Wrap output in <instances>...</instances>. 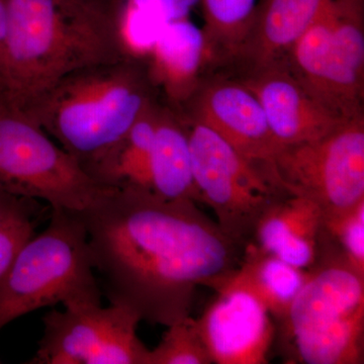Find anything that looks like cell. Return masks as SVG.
Here are the masks:
<instances>
[{
	"label": "cell",
	"instance_id": "14",
	"mask_svg": "<svg viewBox=\"0 0 364 364\" xmlns=\"http://www.w3.org/2000/svg\"><path fill=\"white\" fill-rule=\"evenodd\" d=\"M330 0H257L252 23L240 49L227 68L239 76L284 66L296 41Z\"/></svg>",
	"mask_w": 364,
	"mask_h": 364
},
{
	"label": "cell",
	"instance_id": "20",
	"mask_svg": "<svg viewBox=\"0 0 364 364\" xmlns=\"http://www.w3.org/2000/svg\"><path fill=\"white\" fill-rule=\"evenodd\" d=\"M210 70H226L247 35L257 0H200Z\"/></svg>",
	"mask_w": 364,
	"mask_h": 364
},
{
	"label": "cell",
	"instance_id": "2",
	"mask_svg": "<svg viewBox=\"0 0 364 364\" xmlns=\"http://www.w3.org/2000/svg\"><path fill=\"white\" fill-rule=\"evenodd\" d=\"M0 97L26 114L73 72L126 57L117 4L90 0H4Z\"/></svg>",
	"mask_w": 364,
	"mask_h": 364
},
{
	"label": "cell",
	"instance_id": "22",
	"mask_svg": "<svg viewBox=\"0 0 364 364\" xmlns=\"http://www.w3.org/2000/svg\"><path fill=\"white\" fill-rule=\"evenodd\" d=\"M324 233L347 262L364 275V200L345 212L325 215Z\"/></svg>",
	"mask_w": 364,
	"mask_h": 364
},
{
	"label": "cell",
	"instance_id": "7",
	"mask_svg": "<svg viewBox=\"0 0 364 364\" xmlns=\"http://www.w3.org/2000/svg\"><path fill=\"white\" fill-rule=\"evenodd\" d=\"M107 188L40 126L0 105V193L82 212Z\"/></svg>",
	"mask_w": 364,
	"mask_h": 364
},
{
	"label": "cell",
	"instance_id": "4",
	"mask_svg": "<svg viewBox=\"0 0 364 364\" xmlns=\"http://www.w3.org/2000/svg\"><path fill=\"white\" fill-rule=\"evenodd\" d=\"M280 321L287 363L363 364L364 275L323 233L317 260Z\"/></svg>",
	"mask_w": 364,
	"mask_h": 364
},
{
	"label": "cell",
	"instance_id": "28",
	"mask_svg": "<svg viewBox=\"0 0 364 364\" xmlns=\"http://www.w3.org/2000/svg\"><path fill=\"white\" fill-rule=\"evenodd\" d=\"M4 105L2 104L1 97H0V105Z\"/></svg>",
	"mask_w": 364,
	"mask_h": 364
},
{
	"label": "cell",
	"instance_id": "25",
	"mask_svg": "<svg viewBox=\"0 0 364 364\" xmlns=\"http://www.w3.org/2000/svg\"><path fill=\"white\" fill-rule=\"evenodd\" d=\"M35 202L0 193V229L21 218L35 215Z\"/></svg>",
	"mask_w": 364,
	"mask_h": 364
},
{
	"label": "cell",
	"instance_id": "16",
	"mask_svg": "<svg viewBox=\"0 0 364 364\" xmlns=\"http://www.w3.org/2000/svg\"><path fill=\"white\" fill-rule=\"evenodd\" d=\"M324 217L315 200L284 196L261 217L251 243L294 267L309 269L320 251Z\"/></svg>",
	"mask_w": 364,
	"mask_h": 364
},
{
	"label": "cell",
	"instance_id": "9",
	"mask_svg": "<svg viewBox=\"0 0 364 364\" xmlns=\"http://www.w3.org/2000/svg\"><path fill=\"white\" fill-rule=\"evenodd\" d=\"M141 318L124 306L83 305L52 311L31 364H148L136 334Z\"/></svg>",
	"mask_w": 364,
	"mask_h": 364
},
{
	"label": "cell",
	"instance_id": "12",
	"mask_svg": "<svg viewBox=\"0 0 364 364\" xmlns=\"http://www.w3.org/2000/svg\"><path fill=\"white\" fill-rule=\"evenodd\" d=\"M236 77L257 98L279 147L316 140L344 122L316 100L286 66Z\"/></svg>",
	"mask_w": 364,
	"mask_h": 364
},
{
	"label": "cell",
	"instance_id": "21",
	"mask_svg": "<svg viewBox=\"0 0 364 364\" xmlns=\"http://www.w3.org/2000/svg\"><path fill=\"white\" fill-rule=\"evenodd\" d=\"M167 328L160 343L150 350L148 364L213 363L196 318L189 316Z\"/></svg>",
	"mask_w": 364,
	"mask_h": 364
},
{
	"label": "cell",
	"instance_id": "5",
	"mask_svg": "<svg viewBox=\"0 0 364 364\" xmlns=\"http://www.w3.org/2000/svg\"><path fill=\"white\" fill-rule=\"evenodd\" d=\"M85 223L79 212L52 208L45 231L31 237L0 279V330L16 318L62 304L102 305Z\"/></svg>",
	"mask_w": 364,
	"mask_h": 364
},
{
	"label": "cell",
	"instance_id": "3",
	"mask_svg": "<svg viewBox=\"0 0 364 364\" xmlns=\"http://www.w3.org/2000/svg\"><path fill=\"white\" fill-rule=\"evenodd\" d=\"M159 97L146 60L123 57L69 74L23 116L86 170Z\"/></svg>",
	"mask_w": 364,
	"mask_h": 364
},
{
	"label": "cell",
	"instance_id": "10",
	"mask_svg": "<svg viewBox=\"0 0 364 364\" xmlns=\"http://www.w3.org/2000/svg\"><path fill=\"white\" fill-rule=\"evenodd\" d=\"M176 111L184 119L212 129L249 161L274 171L273 159L279 146L257 98L236 76L208 74Z\"/></svg>",
	"mask_w": 364,
	"mask_h": 364
},
{
	"label": "cell",
	"instance_id": "26",
	"mask_svg": "<svg viewBox=\"0 0 364 364\" xmlns=\"http://www.w3.org/2000/svg\"><path fill=\"white\" fill-rule=\"evenodd\" d=\"M6 33V1L0 0V66H1L2 49Z\"/></svg>",
	"mask_w": 364,
	"mask_h": 364
},
{
	"label": "cell",
	"instance_id": "13",
	"mask_svg": "<svg viewBox=\"0 0 364 364\" xmlns=\"http://www.w3.org/2000/svg\"><path fill=\"white\" fill-rule=\"evenodd\" d=\"M364 0H332L326 105L341 119L364 116Z\"/></svg>",
	"mask_w": 364,
	"mask_h": 364
},
{
	"label": "cell",
	"instance_id": "11",
	"mask_svg": "<svg viewBox=\"0 0 364 364\" xmlns=\"http://www.w3.org/2000/svg\"><path fill=\"white\" fill-rule=\"evenodd\" d=\"M196 318L203 343L217 364H267L275 336L272 316L252 294L221 287Z\"/></svg>",
	"mask_w": 364,
	"mask_h": 364
},
{
	"label": "cell",
	"instance_id": "19",
	"mask_svg": "<svg viewBox=\"0 0 364 364\" xmlns=\"http://www.w3.org/2000/svg\"><path fill=\"white\" fill-rule=\"evenodd\" d=\"M159 100H154L130 131L86 168L100 186L151 191V159Z\"/></svg>",
	"mask_w": 364,
	"mask_h": 364
},
{
	"label": "cell",
	"instance_id": "17",
	"mask_svg": "<svg viewBox=\"0 0 364 364\" xmlns=\"http://www.w3.org/2000/svg\"><path fill=\"white\" fill-rule=\"evenodd\" d=\"M151 191L164 200L198 203L186 124L160 98L151 159Z\"/></svg>",
	"mask_w": 364,
	"mask_h": 364
},
{
	"label": "cell",
	"instance_id": "15",
	"mask_svg": "<svg viewBox=\"0 0 364 364\" xmlns=\"http://www.w3.org/2000/svg\"><path fill=\"white\" fill-rule=\"evenodd\" d=\"M146 63L160 98L178 109L210 73L203 28L189 18L170 21L163 28Z\"/></svg>",
	"mask_w": 364,
	"mask_h": 364
},
{
	"label": "cell",
	"instance_id": "18",
	"mask_svg": "<svg viewBox=\"0 0 364 364\" xmlns=\"http://www.w3.org/2000/svg\"><path fill=\"white\" fill-rule=\"evenodd\" d=\"M306 277L308 270L294 267L249 243L240 265L215 291L225 287L243 289L257 299L270 316L280 322Z\"/></svg>",
	"mask_w": 364,
	"mask_h": 364
},
{
	"label": "cell",
	"instance_id": "6",
	"mask_svg": "<svg viewBox=\"0 0 364 364\" xmlns=\"http://www.w3.org/2000/svg\"><path fill=\"white\" fill-rule=\"evenodd\" d=\"M183 121L198 202L212 208L222 231L245 248L261 217L291 193L274 172L249 161L212 129Z\"/></svg>",
	"mask_w": 364,
	"mask_h": 364
},
{
	"label": "cell",
	"instance_id": "27",
	"mask_svg": "<svg viewBox=\"0 0 364 364\" xmlns=\"http://www.w3.org/2000/svg\"><path fill=\"white\" fill-rule=\"evenodd\" d=\"M90 1L100 2L105 4H116L119 0H90Z\"/></svg>",
	"mask_w": 364,
	"mask_h": 364
},
{
	"label": "cell",
	"instance_id": "23",
	"mask_svg": "<svg viewBox=\"0 0 364 364\" xmlns=\"http://www.w3.org/2000/svg\"><path fill=\"white\" fill-rule=\"evenodd\" d=\"M33 215L16 220L0 229V279L11 267L21 246L33 236Z\"/></svg>",
	"mask_w": 364,
	"mask_h": 364
},
{
	"label": "cell",
	"instance_id": "24",
	"mask_svg": "<svg viewBox=\"0 0 364 364\" xmlns=\"http://www.w3.org/2000/svg\"><path fill=\"white\" fill-rule=\"evenodd\" d=\"M152 18L168 23L189 18L193 7L200 0H122Z\"/></svg>",
	"mask_w": 364,
	"mask_h": 364
},
{
	"label": "cell",
	"instance_id": "1",
	"mask_svg": "<svg viewBox=\"0 0 364 364\" xmlns=\"http://www.w3.org/2000/svg\"><path fill=\"white\" fill-rule=\"evenodd\" d=\"M111 305L168 327L189 317L198 287L218 289L245 248L193 200L148 189L107 188L79 212Z\"/></svg>",
	"mask_w": 364,
	"mask_h": 364
},
{
	"label": "cell",
	"instance_id": "8",
	"mask_svg": "<svg viewBox=\"0 0 364 364\" xmlns=\"http://www.w3.org/2000/svg\"><path fill=\"white\" fill-rule=\"evenodd\" d=\"M273 168L291 195L315 200L325 215L353 208L364 200V116L316 140L279 147Z\"/></svg>",
	"mask_w": 364,
	"mask_h": 364
}]
</instances>
